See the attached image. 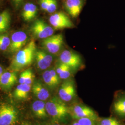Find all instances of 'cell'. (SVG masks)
<instances>
[{
  "mask_svg": "<svg viewBox=\"0 0 125 125\" xmlns=\"http://www.w3.org/2000/svg\"><path fill=\"white\" fill-rule=\"evenodd\" d=\"M28 40L27 33L23 31H17L12 34L9 51L12 53L17 52L26 45Z\"/></svg>",
  "mask_w": 125,
  "mask_h": 125,
  "instance_id": "obj_10",
  "label": "cell"
},
{
  "mask_svg": "<svg viewBox=\"0 0 125 125\" xmlns=\"http://www.w3.org/2000/svg\"><path fill=\"white\" fill-rule=\"evenodd\" d=\"M0 43L9 47L11 43L10 39L7 34L1 35H0Z\"/></svg>",
  "mask_w": 125,
  "mask_h": 125,
  "instance_id": "obj_26",
  "label": "cell"
},
{
  "mask_svg": "<svg viewBox=\"0 0 125 125\" xmlns=\"http://www.w3.org/2000/svg\"><path fill=\"white\" fill-rule=\"evenodd\" d=\"M18 119V112L13 106L4 104L0 107V125H13Z\"/></svg>",
  "mask_w": 125,
  "mask_h": 125,
  "instance_id": "obj_9",
  "label": "cell"
},
{
  "mask_svg": "<svg viewBox=\"0 0 125 125\" xmlns=\"http://www.w3.org/2000/svg\"><path fill=\"white\" fill-rule=\"evenodd\" d=\"M46 112L52 119L61 123L70 116L69 107L58 97L55 96L45 103Z\"/></svg>",
  "mask_w": 125,
  "mask_h": 125,
  "instance_id": "obj_2",
  "label": "cell"
},
{
  "mask_svg": "<svg viewBox=\"0 0 125 125\" xmlns=\"http://www.w3.org/2000/svg\"><path fill=\"white\" fill-rule=\"evenodd\" d=\"M83 5V0H65L64 7L68 14L72 18L77 17Z\"/></svg>",
  "mask_w": 125,
  "mask_h": 125,
  "instance_id": "obj_12",
  "label": "cell"
},
{
  "mask_svg": "<svg viewBox=\"0 0 125 125\" xmlns=\"http://www.w3.org/2000/svg\"><path fill=\"white\" fill-rule=\"evenodd\" d=\"M3 73V67L1 66V65L0 64V79H1V77Z\"/></svg>",
  "mask_w": 125,
  "mask_h": 125,
  "instance_id": "obj_30",
  "label": "cell"
},
{
  "mask_svg": "<svg viewBox=\"0 0 125 125\" xmlns=\"http://www.w3.org/2000/svg\"><path fill=\"white\" fill-rule=\"evenodd\" d=\"M36 48L35 42L31 40L21 49L16 52L11 63L10 67L14 72L31 65L35 59Z\"/></svg>",
  "mask_w": 125,
  "mask_h": 125,
  "instance_id": "obj_1",
  "label": "cell"
},
{
  "mask_svg": "<svg viewBox=\"0 0 125 125\" xmlns=\"http://www.w3.org/2000/svg\"><path fill=\"white\" fill-rule=\"evenodd\" d=\"M35 125H62L61 123L59 121H56L53 119H51L48 121H42L40 122H37Z\"/></svg>",
  "mask_w": 125,
  "mask_h": 125,
  "instance_id": "obj_27",
  "label": "cell"
},
{
  "mask_svg": "<svg viewBox=\"0 0 125 125\" xmlns=\"http://www.w3.org/2000/svg\"><path fill=\"white\" fill-rule=\"evenodd\" d=\"M31 89V85L27 84H20L14 92V96L18 100H22L27 98Z\"/></svg>",
  "mask_w": 125,
  "mask_h": 125,
  "instance_id": "obj_18",
  "label": "cell"
},
{
  "mask_svg": "<svg viewBox=\"0 0 125 125\" xmlns=\"http://www.w3.org/2000/svg\"><path fill=\"white\" fill-rule=\"evenodd\" d=\"M42 45L45 50L52 55H56L62 49L64 39L62 34L59 33L49 37L42 41Z\"/></svg>",
  "mask_w": 125,
  "mask_h": 125,
  "instance_id": "obj_5",
  "label": "cell"
},
{
  "mask_svg": "<svg viewBox=\"0 0 125 125\" xmlns=\"http://www.w3.org/2000/svg\"><path fill=\"white\" fill-rule=\"evenodd\" d=\"M21 125H31L28 122H23L21 124Z\"/></svg>",
  "mask_w": 125,
  "mask_h": 125,
  "instance_id": "obj_32",
  "label": "cell"
},
{
  "mask_svg": "<svg viewBox=\"0 0 125 125\" xmlns=\"http://www.w3.org/2000/svg\"><path fill=\"white\" fill-rule=\"evenodd\" d=\"M97 125H121L120 122L114 118H104L97 121Z\"/></svg>",
  "mask_w": 125,
  "mask_h": 125,
  "instance_id": "obj_23",
  "label": "cell"
},
{
  "mask_svg": "<svg viewBox=\"0 0 125 125\" xmlns=\"http://www.w3.org/2000/svg\"><path fill=\"white\" fill-rule=\"evenodd\" d=\"M76 121L80 125H97V121L89 118H81Z\"/></svg>",
  "mask_w": 125,
  "mask_h": 125,
  "instance_id": "obj_24",
  "label": "cell"
},
{
  "mask_svg": "<svg viewBox=\"0 0 125 125\" xmlns=\"http://www.w3.org/2000/svg\"><path fill=\"white\" fill-rule=\"evenodd\" d=\"M49 21L51 25L56 30L72 28L75 27L69 16L61 11L52 14L50 17Z\"/></svg>",
  "mask_w": 125,
  "mask_h": 125,
  "instance_id": "obj_7",
  "label": "cell"
},
{
  "mask_svg": "<svg viewBox=\"0 0 125 125\" xmlns=\"http://www.w3.org/2000/svg\"><path fill=\"white\" fill-rule=\"evenodd\" d=\"M55 70L61 80H65L71 78L72 70L67 65L59 62Z\"/></svg>",
  "mask_w": 125,
  "mask_h": 125,
  "instance_id": "obj_19",
  "label": "cell"
},
{
  "mask_svg": "<svg viewBox=\"0 0 125 125\" xmlns=\"http://www.w3.org/2000/svg\"><path fill=\"white\" fill-rule=\"evenodd\" d=\"M42 78L46 86L50 89H54L58 87L54 81L49 70H46L43 72Z\"/></svg>",
  "mask_w": 125,
  "mask_h": 125,
  "instance_id": "obj_22",
  "label": "cell"
},
{
  "mask_svg": "<svg viewBox=\"0 0 125 125\" xmlns=\"http://www.w3.org/2000/svg\"><path fill=\"white\" fill-rule=\"evenodd\" d=\"M38 8L36 5L32 3H27L24 6L22 16L24 20L29 21L33 20L38 13Z\"/></svg>",
  "mask_w": 125,
  "mask_h": 125,
  "instance_id": "obj_17",
  "label": "cell"
},
{
  "mask_svg": "<svg viewBox=\"0 0 125 125\" xmlns=\"http://www.w3.org/2000/svg\"><path fill=\"white\" fill-rule=\"evenodd\" d=\"M71 125H80L77 122V121H74L72 123V124Z\"/></svg>",
  "mask_w": 125,
  "mask_h": 125,
  "instance_id": "obj_31",
  "label": "cell"
},
{
  "mask_svg": "<svg viewBox=\"0 0 125 125\" xmlns=\"http://www.w3.org/2000/svg\"><path fill=\"white\" fill-rule=\"evenodd\" d=\"M58 8V3L57 0H49L48 8L46 10L47 13H53L56 12Z\"/></svg>",
  "mask_w": 125,
  "mask_h": 125,
  "instance_id": "obj_25",
  "label": "cell"
},
{
  "mask_svg": "<svg viewBox=\"0 0 125 125\" xmlns=\"http://www.w3.org/2000/svg\"><path fill=\"white\" fill-rule=\"evenodd\" d=\"M35 76L31 69H28L23 72L20 75L19 82L20 84L31 85L34 79Z\"/></svg>",
  "mask_w": 125,
  "mask_h": 125,
  "instance_id": "obj_21",
  "label": "cell"
},
{
  "mask_svg": "<svg viewBox=\"0 0 125 125\" xmlns=\"http://www.w3.org/2000/svg\"><path fill=\"white\" fill-rule=\"evenodd\" d=\"M112 108L117 116L122 119L125 118V94L119 95L115 99Z\"/></svg>",
  "mask_w": 125,
  "mask_h": 125,
  "instance_id": "obj_15",
  "label": "cell"
},
{
  "mask_svg": "<svg viewBox=\"0 0 125 125\" xmlns=\"http://www.w3.org/2000/svg\"><path fill=\"white\" fill-rule=\"evenodd\" d=\"M30 31L35 38L43 40L53 35L54 33L53 27L41 19L36 20L33 23L30 27Z\"/></svg>",
  "mask_w": 125,
  "mask_h": 125,
  "instance_id": "obj_3",
  "label": "cell"
},
{
  "mask_svg": "<svg viewBox=\"0 0 125 125\" xmlns=\"http://www.w3.org/2000/svg\"><path fill=\"white\" fill-rule=\"evenodd\" d=\"M70 115L73 119L77 120L81 118H89L97 121L98 117L91 108L83 104H76L69 107Z\"/></svg>",
  "mask_w": 125,
  "mask_h": 125,
  "instance_id": "obj_4",
  "label": "cell"
},
{
  "mask_svg": "<svg viewBox=\"0 0 125 125\" xmlns=\"http://www.w3.org/2000/svg\"><path fill=\"white\" fill-rule=\"evenodd\" d=\"M49 2V0H39V3L42 10L46 11Z\"/></svg>",
  "mask_w": 125,
  "mask_h": 125,
  "instance_id": "obj_28",
  "label": "cell"
},
{
  "mask_svg": "<svg viewBox=\"0 0 125 125\" xmlns=\"http://www.w3.org/2000/svg\"><path fill=\"white\" fill-rule=\"evenodd\" d=\"M58 97L64 103L74 100L76 96L75 81L71 78L64 80L60 86L58 91Z\"/></svg>",
  "mask_w": 125,
  "mask_h": 125,
  "instance_id": "obj_6",
  "label": "cell"
},
{
  "mask_svg": "<svg viewBox=\"0 0 125 125\" xmlns=\"http://www.w3.org/2000/svg\"><path fill=\"white\" fill-rule=\"evenodd\" d=\"M45 101L36 100L32 103L31 105L32 111L36 117L40 119H45L48 116L46 112Z\"/></svg>",
  "mask_w": 125,
  "mask_h": 125,
  "instance_id": "obj_16",
  "label": "cell"
},
{
  "mask_svg": "<svg viewBox=\"0 0 125 125\" xmlns=\"http://www.w3.org/2000/svg\"><path fill=\"white\" fill-rule=\"evenodd\" d=\"M35 59L37 68L40 71H45L53 61V56L46 51L37 50Z\"/></svg>",
  "mask_w": 125,
  "mask_h": 125,
  "instance_id": "obj_11",
  "label": "cell"
},
{
  "mask_svg": "<svg viewBox=\"0 0 125 125\" xmlns=\"http://www.w3.org/2000/svg\"><path fill=\"white\" fill-rule=\"evenodd\" d=\"M17 80L15 72H5L1 77L0 86L3 89L9 90L11 89Z\"/></svg>",
  "mask_w": 125,
  "mask_h": 125,
  "instance_id": "obj_14",
  "label": "cell"
},
{
  "mask_svg": "<svg viewBox=\"0 0 125 125\" xmlns=\"http://www.w3.org/2000/svg\"><path fill=\"white\" fill-rule=\"evenodd\" d=\"M34 95L38 100L45 101L49 98L50 93L47 87L40 81H35L31 87Z\"/></svg>",
  "mask_w": 125,
  "mask_h": 125,
  "instance_id": "obj_13",
  "label": "cell"
},
{
  "mask_svg": "<svg viewBox=\"0 0 125 125\" xmlns=\"http://www.w3.org/2000/svg\"><path fill=\"white\" fill-rule=\"evenodd\" d=\"M59 62L67 65L72 70L78 69L82 63L80 56L69 50H64L61 52L59 57Z\"/></svg>",
  "mask_w": 125,
  "mask_h": 125,
  "instance_id": "obj_8",
  "label": "cell"
},
{
  "mask_svg": "<svg viewBox=\"0 0 125 125\" xmlns=\"http://www.w3.org/2000/svg\"><path fill=\"white\" fill-rule=\"evenodd\" d=\"M13 2V4L15 7L17 8H19L21 4L23 2L24 0H12Z\"/></svg>",
  "mask_w": 125,
  "mask_h": 125,
  "instance_id": "obj_29",
  "label": "cell"
},
{
  "mask_svg": "<svg viewBox=\"0 0 125 125\" xmlns=\"http://www.w3.org/2000/svg\"><path fill=\"white\" fill-rule=\"evenodd\" d=\"M10 21V14L8 10H5L0 14V35L9 29Z\"/></svg>",
  "mask_w": 125,
  "mask_h": 125,
  "instance_id": "obj_20",
  "label": "cell"
}]
</instances>
